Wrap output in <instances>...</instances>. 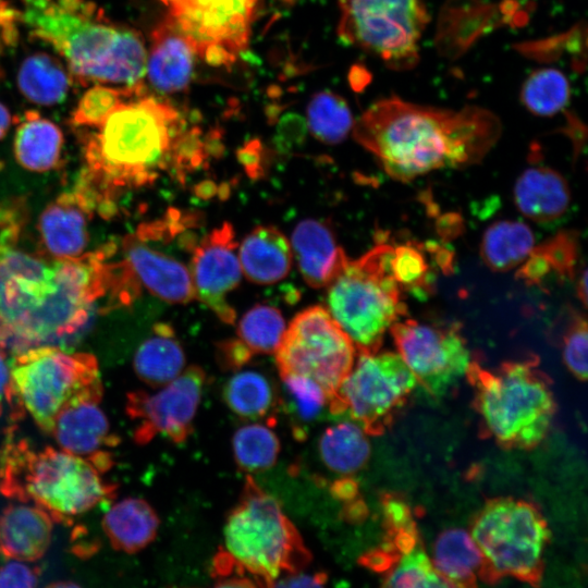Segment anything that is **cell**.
Returning <instances> with one entry per match:
<instances>
[{
  "label": "cell",
  "mask_w": 588,
  "mask_h": 588,
  "mask_svg": "<svg viewBox=\"0 0 588 588\" xmlns=\"http://www.w3.org/2000/svg\"><path fill=\"white\" fill-rule=\"evenodd\" d=\"M19 230L0 233V344L12 355L74 340L112 282L102 250L57 259L20 247Z\"/></svg>",
  "instance_id": "6da1fadb"
},
{
  "label": "cell",
  "mask_w": 588,
  "mask_h": 588,
  "mask_svg": "<svg viewBox=\"0 0 588 588\" xmlns=\"http://www.w3.org/2000/svg\"><path fill=\"white\" fill-rule=\"evenodd\" d=\"M501 131L500 119L478 106L453 110L391 96L373 102L352 133L389 176L408 182L434 170L477 164Z\"/></svg>",
  "instance_id": "7a4b0ae2"
},
{
  "label": "cell",
  "mask_w": 588,
  "mask_h": 588,
  "mask_svg": "<svg viewBox=\"0 0 588 588\" xmlns=\"http://www.w3.org/2000/svg\"><path fill=\"white\" fill-rule=\"evenodd\" d=\"M186 122L168 101L140 90L121 101L84 139L86 162L76 193L110 212L121 191L154 183L173 170Z\"/></svg>",
  "instance_id": "3957f363"
},
{
  "label": "cell",
  "mask_w": 588,
  "mask_h": 588,
  "mask_svg": "<svg viewBox=\"0 0 588 588\" xmlns=\"http://www.w3.org/2000/svg\"><path fill=\"white\" fill-rule=\"evenodd\" d=\"M20 21L50 45L82 84L143 83L147 47L139 32L111 21L89 0H20Z\"/></svg>",
  "instance_id": "277c9868"
},
{
  "label": "cell",
  "mask_w": 588,
  "mask_h": 588,
  "mask_svg": "<svg viewBox=\"0 0 588 588\" xmlns=\"http://www.w3.org/2000/svg\"><path fill=\"white\" fill-rule=\"evenodd\" d=\"M310 552L280 503L248 476L240 501L223 528V548L215 555L216 585L234 586L243 578L272 586L281 576L301 572Z\"/></svg>",
  "instance_id": "5b68a950"
},
{
  "label": "cell",
  "mask_w": 588,
  "mask_h": 588,
  "mask_svg": "<svg viewBox=\"0 0 588 588\" xmlns=\"http://www.w3.org/2000/svg\"><path fill=\"white\" fill-rule=\"evenodd\" d=\"M115 490L90 463L61 449H36L21 439L0 452V493L36 504L53 522L70 523L111 500Z\"/></svg>",
  "instance_id": "8992f818"
},
{
  "label": "cell",
  "mask_w": 588,
  "mask_h": 588,
  "mask_svg": "<svg viewBox=\"0 0 588 588\" xmlns=\"http://www.w3.org/2000/svg\"><path fill=\"white\" fill-rule=\"evenodd\" d=\"M465 376L485 430L505 449L529 450L547 436L555 402L537 357L503 363L495 370L470 362Z\"/></svg>",
  "instance_id": "52a82bcc"
},
{
  "label": "cell",
  "mask_w": 588,
  "mask_h": 588,
  "mask_svg": "<svg viewBox=\"0 0 588 588\" xmlns=\"http://www.w3.org/2000/svg\"><path fill=\"white\" fill-rule=\"evenodd\" d=\"M392 248L379 242L359 258H348L326 286L327 310L357 353L379 351L385 332L407 315L403 291L391 271Z\"/></svg>",
  "instance_id": "ba28073f"
},
{
  "label": "cell",
  "mask_w": 588,
  "mask_h": 588,
  "mask_svg": "<svg viewBox=\"0 0 588 588\" xmlns=\"http://www.w3.org/2000/svg\"><path fill=\"white\" fill-rule=\"evenodd\" d=\"M10 369L23 412L49 434L66 405L79 399H102L98 362L89 353L37 346L12 355Z\"/></svg>",
  "instance_id": "9c48e42d"
},
{
  "label": "cell",
  "mask_w": 588,
  "mask_h": 588,
  "mask_svg": "<svg viewBox=\"0 0 588 588\" xmlns=\"http://www.w3.org/2000/svg\"><path fill=\"white\" fill-rule=\"evenodd\" d=\"M469 534L485 561V581L509 576L540 584L550 530L536 505L514 498L490 500L475 516Z\"/></svg>",
  "instance_id": "30bf717a"
},
{
  "label": "cell",
  "mask_w": 588,
  "mask_h": 588,
  "mask_svg": "<svg viewBox=\"0 0 588 588\" xmlns=\"http://www.w3.org/2000/svg\"><path fill=\"white\" fill-rule=\"evenodd\" d=\"M339 38L395 71L419 61V42L430 21L426 0H339Z\"/></svg>",
  "instance_id": "8fae6325"
},
{
  "label": "cell",
  "mask_w": 588,
  "mask_h": 588,
  "mask_svg": "<svg viewBox=\"0 0 588 588\" xmlns=\"http://www.w3.org/2000/svg\"><path fill=\"white\" fill-rule=\"evenodd\" d=\"M418 382L397 353H357L355 363L329 402L333 415H346L367 434L392 424Z\"/></svg>",
  "instance_id": "7c38bea8"
},
{
  "label": "cell",
  "mask_w": 588,
  "mask_h": 588,
  "mask_svg": "<svg viewBox=\"0 0 588 588\" xmlns=\"http://www.w3.org/2000/svg\"><path fill=\"white\" fill-rule=\"evenodd\" d=\"M274 355L280 376L311 379L331 400L352 369L357 351L329 311L318 305L293 318Z\"/></svg>",
  "instance_id": "4fadbf2b"
},
{
  "label": "cell",
  "mask_w": 588,
  "mask_h": 588,
  "mask_svg": "<svg viewBox=\"0 0 588 588\" xmlns=\"http://www.w3.org/2000/svg\"><path fill=\"white\" fill-rule=\"evenodd\" d=\"M197 57L229 68L248 48L260 0H160Z\"/></svg>",
  "instance_id": "5bb4252c"
},
{
  "label": "cell",
  "mask_w": 588,
  "mask_h": 588,
  "mask_svg": "<svg viewBox=\"0 0 588 588\" xmlns=\"http://www.w3.org/2000/svg\"><path fill=\"white\" fill-rule=\"evenodd\" d=\"M397 354L418 384L439 396L448 391L470 364V354L457 322L399 320L389 329Z\"/></svg>",
  "instance_id": "9a60e30c"
},
{
  "label": "cell",
  "mask_w": 588,
  "mask_h": 588,
  "mask_svg": "<svg viewBox=\"0 0 588 588\" xmlns=\"http://www.w3.org/2000/svg\"><path fill=\"white\" fill-rule=\"evenodd\" d=\"M206 379L204 369L193 365L155 392H130L125 409L135 422L134 440L146 444L162 436L174 443L184 442L193 431Z\"/></svg>",
  "instance_id": "2e32d148"
},
{
  "label": "cell",
  "mask_w": 588,
  "mask_h": 588,
  "mask_svg": "<svg viewBox=\"0 0 588 588\" xmlns=\"http://www.w3.org/2000/svg\"><path fill=\"white\" fill-rule=\"evenodd\" d=\"M236 247L234 229L224 222L192 248L189 269L196 297L231 324L236 313L226 295L240 284L242 277Z\"/></svg>",
  "instance_id": "e0dca14e"
},
{
  "label": "cell",
  "mask_w": 588,
  "mask_h": 588,
  "mask_svg": "<svg viewBox=\"0 0 588 588\" xmlns=\"http://www.w3.org/2000/svg\"><path fill=\"white\" fill-rule=\"evenodd\" d=\"M100 399H79L57 416L51 433L59 449L90 463L101 474L113 466L119 438L99 406Z\"/></svg>",
  "instance_id": "ac0fdd59"
},
{
  "label": "cell",
  "mask_w": 588,
  "mask_h": 588,
  "mask_svg": "<svg viewBox=\"0 0 588 588\" xmlns=\"http://www.w3.org/2000/svg\"><path fill=\"white\" fill-rule=\"evenodd\" d=\"M123 260L138 283L162 301L187 304L196 298L189 269L177 259L136 236L128 235L122 243Z\"/></svg>",
  "instance_id": "d6986e66"
},
{
  "label": "cell",
  "mask_w": 588,
  "mask_h": 588,
  "mask_svg": "<svg viewBox=\"0 0 588 588\" xmlns=\"http://www.w3.org/2000/svg\"><path fill=\"white\" fill-rule=\"evenodd\" d=\"M197 58L189 40L167 15L151 33L145 75L157 90L176 93L189 84Z\"/></svg>",
  "instance_id": "ffe728a7"
},
{
  "label": "cell",
  "mask_w": 588,
  "mask_h": 588,
  "mask_svg": "<svg viewBox=\"0 0 588 588\" xmlns=\"http://www.w3.org/2000/svg\"><path fill=\"white\" fill-rule=\"evenodd\" d=\"M292 253L304 281L315 289L326 287L348 259L330 225L316 219L303 220L295 226Z\"/></svg>",
  "instance_id": "44dd1931"
},
{
  "label": "cell",
  "mask_w": 588,
  "mask_h": 588,
  "mask_svg": "<svg viewBox=\"0 0 588 588\" xmlns=\"http://www.w3.org/2000/svg\"><path fill=\"white\" fill-rule=\"evenodd\" d=\"M90 211L76 192L59 196L42 210L38 228L50 257L70 259L84 254L88 244L87 216Z\"/></svg>",
  "instance_id": "7402d4cb"
},
{
  "label": "cell",
  "mask_w": 588,
  "mask_h": 588,
  "mask_svg": "<svg viewBox=\"0 0 588 588\" xmlns=\"http://www.w3.org/2000/svg\"><path fill=\"white\" fill-rule=\"evenodd\" d=\"M53 519L36 504L17 502L0 513V550L12 560L34 562L48 550Z\"/></svg>",
  "instance_id": "603a6c76"
},
{
  "label": "cell",
  "mask_w": 588,
  "mask_h": 588,
  "mask_svg": "<svg viewBox=\"0 0 588 588\" xmlns=\"http://www.w3.org/2000/svg\"><path fill=\"white\" fill-rule=\"evenodd\" d=\"M571 200L569 187L561 173L546 166L526 169L514 186V201L526 218L541 224L560 219Z\"/></svg>",
  "instance_id": "cb8c5ba5"
},
{
  "label": "cell",
  "mask_w": 588,
  "mask_h": 588,
  "mask_svg": "<svg viewBox=\"0 0 588 588\" xmlns=\"http://www.w3.org/2000/svg\"><path fill=\"white\" fill-rule=\"evenodd\" d=\"M242 273L253 283L272 284L283 280L293 260L285 235L273 225L254 228L238 248Z\"/></svg>",
  "instance_id": "d4e9b609"
},
{
  "label": "cell",
  "mask_w": 588,
  "mask_h": 588,
  "mask_svg": "<svg viewBox=\"0 0 588 588\" xmlns=\"http://www.w3.org/2000/svg\"><path fill=\"white\" fill-rule=\"evenodd\" d=\"M159 524L156 511L139 498H126L115 503L101 522L111 547L127 554L137 553L150 544Z\"/></svg>",
  "instance_id": "484cf974"
},
{
  "label": "cell",
  "mask_w": 588,
  "mask_h": 588,
  "mask_svg": "<svg viewBox=\"0 0 588 588\" xmlns=\"http://www.w3.org/2000/svg\"><path fill=\"white\" fill-rule=\"evenodd\" d=\"M432 565L449 587H470L485 581V561L470 534L461 528L443 531L436 540Z\"/></svg>",
  "instance_id": "4316f807"
},
{
  "label": "cell",
  "mask_w": 588,
  "mask_h": 588,
  "mask_svg": "<svg viewBox=\"0 0 588 588\" xmlns=\"http://www.w3.org/2000/svg\"><path fill=\"white\" fill-rule=\"evenodd\" d=\"M579 253L578 234L574 231H561L551 238L534 246L516 278L527 285L543 287L554 277L559 281L572 280Z\"/></svg>",
  "instance_id": "83f0119b"
},
{
  "label": "cell",
  "mask_w": 588,
  "mask_h": 588,
  "mask_svg": "<svg viewBox=\"0 0 588 588\" xmlns=\"http://www.w3.org/2000/svg\"><path fill=\"white\" fill-rule=\"evenodd\" d=\"M185 354L172 329L159 323L134 356V370L147 385L157 389L177 377L185 367Z\"/></svg>",
  "instance_id": "f1b7e54d"
},
{
  "label": "cell",
  "mask_w": 588,
  "mask_h": 588,
  "mask_svg": "<svg viewBox=\"0 0 588 588\" xmlns=\"http://www.w3.org/2000/svg\"><path fill=\"white\" fill-rule=\"evenodd\" d=\"M62 145L63 135L59 126L30 111L16 130L14 155L24 169L45 172L57 166Z\"/></svg>",
  "instance_id": "f546056e"
},
{
  "label": "cell",
  "mask_w": 588,
  "mask_h": 588,
  "mask_svg": "<svg viewBox=\"0 0 588 588\" xmlns=\"http://www.w3.org/2000/svg\"><path fill=\"white\" fill-rule=\"evenodd\" d=\"M222 396L238 417L252 420L267 418L271 425L281 401L270 379L256 370L235 372L224 384Z\"/></svg>",
  "instance_id": "4dcf8cb0"
},
{
  "label": "cell",
  "mask_w": 588,
  "mask_h": 588,
  "mask_svg": "<svg viewBox=\"0 0 588 588\" xmlns=\"http://www.w3.org/2000/svg\"><path fill=\"white\" fill-rule=\"evenodd\" d=\"M535 246L532 230L520 221L501 220L487 228L480 243L485 265L495 272L520 265Z\"/></svg>",
  "instance_id": "1f68e13d"
},
{
  "label": "cell",
  "mask_w": 588,
  "mask_h": 588,
  "mask_svg": "<svg viewBox=\"0 0 588 588\" xmlns=\"http://www.w3.org/2000/svg\"><path fill=\"white\" fill-rule=\"evenodd\" d=\"M71 74L62 63L46 52L26 57L17 72V85L22 94L38 105L61 102L69 90Z\"/></svg>",
  "instance_id": "d6a6232c"
},
{
  "label": "cell",
  "mask_w": 588,
  "mask_h": 588,
  "mask_svg": "<svg viewBox=\"0 0 588 588\" xmlns=\"http://www.w3.org/2000/svg\"><path fill=\"white\" fill-rule=\"evenodd\" d=\"M318 446L324 465L341 475L358 471L370 455L367 432L355 421H342L328 427Z\"/></svg>",
  "instance_id": "836d02e7"
},
{
  "label": "cell",
  "mask_w": 588,
  "mask_h": 588,
  "mask_svg": "<svg viewBox=\"0 0 588 588\" xmlns=\"http://www.w3.org/2000/svg\"><path fill=\"white\" fill-rule=\"evenodd\" d=\"M273 425L252 422L241 426L233 434L232 450L237 466L248 473L271 468L280 453V440Z\"/></svg>",
  "instance_id": "e575fe53"
},
{
  "label": "cell",
  "mask_w": 588,
  "mask_h": 588,
  "mask_svg": "<svg viewBox=\"0 0 588 588\" xmlns=\"http://www.w3.org/2000/svg\"><path fill=\"white\" fill-rule=\"evenodd\" d=\"M307 122L311 134L324 144H339L352 132V111L340 95L323 90L315 94L307 107Z\"/></svg>",
  "instance_id": "d590c367"
},
{
  "label": "cell",
  "mask_w": 588,
  "mask_h": 588,
  "mask_svg": "<svg viewBox=\"0 0 588 588\" xmlns=\"http://www.w3.org/2000/svg\"><path fill=\"white\" fill-rule=\"evenodd\" d=\"M519 98L532 114L552 117L567 106L571 85L561 71L552 68L538 69L525 79Z\"/></svg>",
  "instance_id": "8d00e7d4"
},
{
  "label": "cell",
  "mask_w": 588,
  "mask_h": 588,
  "mask_svg": "<svg viewBox=\"0 0 588 588\" xmlns=\"http://www.w3.org/2000/svg\"><path fill=\"white\" fill-rule=\"evenodd\" d=\"M285 330V319L277 307L257 304L242 316L236 334L253 355L274 354Z\"/></svg>",
  "instance_id": "74e56055"
},
{
  "label": "cell",
  "mask_w": 588,
  "mask_h": 588,
  "mask_svg": "<svg viewBox=\"0 0 588 588\" xmlns=\"http://www.w3.org/2000/svg\"><path fill=\"white\" fill-rule=\"evenodd\" d=\"M420 243L406 242L393 246L391 271L403 292L425 298L433 292L434 277Z\"/></svg>",
  "instance_id": "f35d334b"
},
{
  "label": "cell",
  "mask_w": 588,
  "mask_h": 588,
  "mask_svg": "<svg viewBox=\"0 0 588 588\" xmlns=\"http://www.w3.org/2000/svg\"><path fill=\"white\" fill-rule=\"evenodd\" d=\"M382 581L383 586L387 587H449L446 581L436 572L431 558L421 542L400 554L383 573Z\"/></svg>",
  "instance_id": "ab89813d"
},
{
  "label": "cell",
  "mask_w": 588,
  "mask_h": 588,
  "mask_svg": "<svg viewBox=\"0 0 588 588\" xmlns=\"http://www.w3.org/2000/svg\"><path fill=\"white\" fill-rule=\"evenodd\" d=\"M143 89V83L135 86L94 84L78 101L72 122L76 126L96 127L121 101Z\"/></svg>",
  "instance_id": "60d3db41"
},
{
  "label": "cell",
  "mask_w": 588,
  "mask_h": 588,
  "mask_svg": "<svg viewBox=\"0 0 588 588\" xmlns=\"http://www.w3.org/2000/svg\"><path fill=\"white\" fill-rule=\"evenodd\" d=\"M283 382L289 412L298 422H311L329 407V395L314 380L297 376H280Z\"/></svg>",
  "instance_id": "b9f144b4"
},
{
  "label": "cell",
  "mask_w": 588,
  "mask_h": 588,
  "mask_svg": "<svg viewBox=\"0 0 588 588\" xmlns=\"http://www.w3.org/2000/svg\"><path fill=\"white\" fill-rule=\"evenodd\" d=\"M569 320L563 335V360L568 370L579 380L587 379L588 332L585 316L569 311Z\"/></svg>",
  "instance_id": "7bdbcfd3"
},
{
  "label": "cell",
  "mask_w": 588,
  "mask_h": 588,
  "mask_svg": "<svg viewBox=\"0 0 588 588\" xmlns=\"http://www.w3.org/2000/svg\"><path fill=\"white\" fill-rule=\"evenodd\" d=\"M3 407L9 408L13 417L24 413L13 388L9 352L0 344V415Z\"/></svg>",
  "instance_id": "ee69618b"
},
{
  "label": "cell",
  "mask_w": 588,
  "mask_h": 588,
  "mask_svg": "<svg viewBox=\"0 0 588 588\" xmlns=\"http://www.w3.org/2000/svg\"><path fill=\"white\" fill-rule=\"evenodd\" d=\"M38 584V571L14 560L0 568V587H35Z\"/></svg>",
  "instance_id": "f6af8a7d"
},
{
  "label": "cell",
  "mask_w": 588,
  "mask_h": 588,
  "mask_svg": "<svg viewBox=\"0 0 588 588\" xmlns=\"http://www.w3.org/2000/svg\"><path fill=\"white\" fill-rule=\"evenodd\" d=\"M218 355L222 367L231 370L240 369L254 356L237 338L225 340L219 344Z\"/></svg>",
  "instance_id": "bcb514c9"
},
{
  "label": "cell",
  "mask_w": 588,
  "mask_h": 588,
  "mask_svg": "<svg viewBox=\"0 0 588 588\" xmlns=\"http://www.w3.org/2000/svg\"><path fill=\"white\" fill-rule=\"evenodd\" d=\"M327 581L324 573H293L279 577L272 586L275 587H320Z\"/></svg>",
  "instance_id": "7dc6e473"
},
{
  "label": "cell",
  "mask_w": 588,
  "mask_h": 588,
  "mask_svg": "<svg viewBox=\"0 0 588 588\" xmlns=\"http://www.w3.org/2000/svg\"><path fill=\"white\" fill-rule=\"evenodd\" d=\"M305 135V122L297 115H286L279 125V136L282 145L290 147L299 142Z\"/></svg>",
  "instance_id": "c3c4849f"
},
{
  "label": "cell",
  "mask_w": 588,
  "mask_h": 588,
  "mask_svg": "<svg viewBox=\"0 0 588 588\" xmlns=\"http://www.w3.org/2000/svg\"><path fill=\"white\" fill-rule=\"evenodd\" d=\"M240 161L245 167L250 176L258 175L260 167V145L257 140H253L238 151Z\"/></svg>",
  "instance_id": "681fc988"
},
{
  "label": "cell",
  "mask_w": 588,
  "mask_h": 588,
  "mask_svg": "<svg viewBox=\"0 0 588 588\" xmlns=\"http://www.w3.org/2000/svg\"><path fill=\"white\" fill-rule=\"evenodd\" d=\"M331 491L335 498L344 501H351L357 493L356 483L351 478H343L334 482Z\"/></svg>",
  "instance_id": "f907efd6"
},
{
  "label": "cell",
  "mask_w": 588,
  "mask_h": 588,
  "mask_svg": "<svg viewBox=\"0 0 588 588\" xmlns=\"http://www.w3.org/2000/svg\"><path fill=\"white\" fill-rule=\"evenodd\" d=\"M12 122L9 110L0 102V139L7 134Z\"/></svg>",
  "instance_id": "816d5d0a"
},
{
  "label": "cell",
  "mask_w": 588,
  "mask_h": 588,
  "mask_svg": "<svg viewBox=\"0 0 588 588\" xmlns=\"http://www.w3.org/2000/svg\"><path fill=\"white\" fill-rule=\"evenodd\" d=\"M577 295L584 307H587V270L583 269L581 275L577 284Z\"/></svg>",
  "instance_id": "f5cc1de1"
}]
</instances>
